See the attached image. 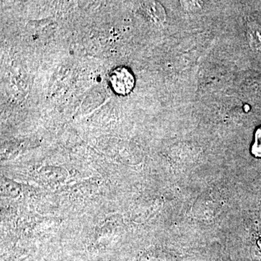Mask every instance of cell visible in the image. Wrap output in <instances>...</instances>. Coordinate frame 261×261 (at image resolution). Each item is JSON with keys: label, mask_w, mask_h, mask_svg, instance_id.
Here are the masks:
<instances>
[{"label": "cell", "mask_w": 261, "mask_h": 261, "mask_svg": "<svg viewBox=\"0 0 261 261\" xmlns=\"http://www.w3.org/2000/svg\"><path fill=\"white\" fill-rule=\"evenodd\" d=\"M110 82L114 92L126 95L135 87V80L132 72L125 67H118L110 75Z\"/></svg>", "instance_id": "cell-1"}, {"label": "cell", "mask_w": 261, "mask_h": 261, "mask_svg": "<svg viewBox=\"0 0 261 261\" xmlns=\"http://www.w3.org/2000/svg\"><path fill=\"white\" fill-rule=\"evenodd\" d=\"M147 13H148L155 21H161V18L164 19V15L161 13H165L161 5L157 3H149L147 4Z\"/></svg>", "instance_id": "cell-2"}, {"label": "cell", "mask_w": 261, "mask_h": 261, "mask_svg": "<svg viewBox=\"0 0 261 261\" xmlns=\"http://www.w3.org/2000/svg\"><path fill=\"white\" fill-rule=\"evenodd\" d=\"M252 153L255 157L261 159V127L255 132V142L252 145Z\"/></svg>", "instance_id": "cell-3"}]
</instances>
